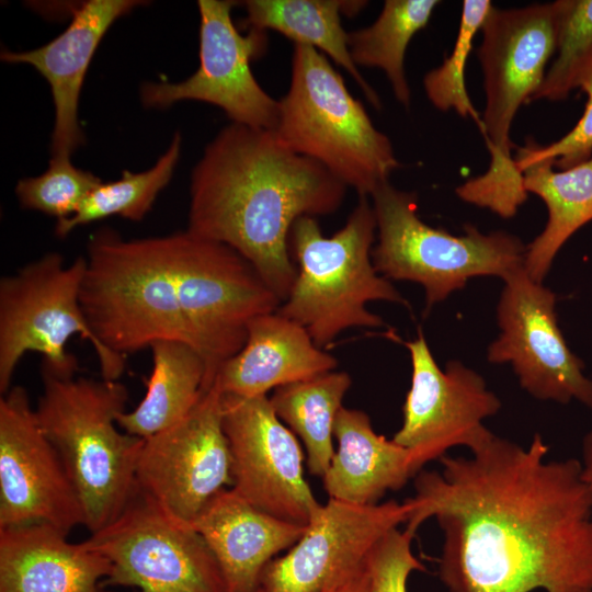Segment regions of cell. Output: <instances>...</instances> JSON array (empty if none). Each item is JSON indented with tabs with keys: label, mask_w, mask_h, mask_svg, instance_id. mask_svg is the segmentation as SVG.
I'll list each match as a JSON object with an SVG mask.
<instances>
[{
	"label": "cell",
	"mask_w": 592,
	"mask_h": 592,
	"mask_svg": "<svg viewBox=\"0 0 592 592\" xmlns=\"http://www.w3.org/2000/svg\"><path fill=\"white\" fill-rule=\"evenodd\" d=\"M378 242L372 250L374 267L387 280L411 281L423 286L426 309L463 288L471 277L506 278L524 267L526 248L505 231L480 232L465 225L454 236L423 223L415 195L389 182L372 195Z\"/></svg>",
	"instance_id": "cell-8"
},
{
	"label": "cell",
	"mask_w": 592,
	"mask_h": 592,
	"mask_svg": "<svg viewBox=\"0 0 592 592\" xmlns=\"http://www.w3.org/2000/svg\"><path fill=\"white\" fill-rule=\"evenodd\" d=\"M191 526L217 559L228 592H255L267 563L307 528L257 509L232 488L217 493Z\"/></svg>",
	"instance_id": "cell-20"
},
{
	"label": "cell",
	"mask_w": 592,
	"mask_h": 592,
	"mask_svg": "<svg viewBox=\"0 0 592 592\" xmlns=\"http://www.w3.org/2000/svg\"><path fill=\"white\" fill-rule=\"evenodd\" d=\"M48 524L0 528V592H106L110 560Z\"/></svg>",
	"instance_id": "cell-21"
},
{
	"label": "cell",
	"mask_w": 592,
	"mask_h": 592,
	"mask_svg": "<svg viewBox=\"0 0 592 592\" xmlns=\"http://www.w3.org/2000/svg\"><path fill=\"white\" fill-rule=\"evenodd\" d=\"M101 183L92 172L75 167L69 157H52L45 172L18 182L15 194L23 208L42 212L60 221L73 216Z\"/></svg>",
	"instance_id": "cell-32"
},
{
	"label": "cell",
	"mask_w": 592,
	"mask_h": 592,
	"mask_svg": "<svg viewBox=\"0 0 592 592\" xmlns=\"http://www.w3.org/2000/svg\"><path fill=\"white\" fill-rule=\"evenodd\" d=\"M86 258L69 265L57 252L34 260L0 280V392L11 388L18 364L27 352L43 355L42 371L72 377L76 356L66 350L78 334L96 354L101 378L118 380L126 358L106 350L90 329L80 305Z\"/></svg>",
	"instance_id": "cell-9"
},
{
	"label": "cell",
	"mask_w": 592,
	"mask_h": 592,
	"mask_svg": "<svg viewBox=\"0 0 592 592\" xmlns=\"http://www.w3.org/2000/svg\"><path fill=\"white\" fill-rule=\"evenodd\" d=\"M412 538L396 527L374 545L365 559L368 592H407L410 573L425 569L412 553Z\"/></svg>",
	"instance_id": "cell-33"
},
{
	"label": "cell",
	"mask_w": 592,
	"mask_h": 592,
	"mask_svg": "<svg viewBox=\"0 0 592 592\" xmlns=\"http://www.w3.org/2000/svg\"><path fill=\"white\" fill-rule=\"evenodd\" d=\"M376 230L368 196L358 197L344 226L330 238L322 235L311 216L299 217L291 229L297 276L276 311L303 326L321 349L346 329L384 326L379 316L366 309L368 301L406 304L390 281L374 267Z\"/></svg>",
	"instance_id": "cell-7"
},
{
	"label": "cell",
	"mask_w": 592,
	"mask_h": 592,
	"mask_svg": "<svg viewBox=\"0 0 592 592\" xmlns=\"http://www.w3.org/2000/svg\"><path fill=\"white\" fill-rule=\"evenodd\" d=\"M144 3L138 0H88L73 10L68 27L47 44L21 52L2 49L1 60L31 65L50 87L55 106L52 157L70 158L84 143L78 104L92 57L112 24Z\"/></svg>",
	"instance_id": "cell-19"
},
{
	"label": "cell",
	"mask_w": 592,
	"mask_h": 592,
	"mask_svg": "<svg viewBox=\"0 0 592 592\" xmlns=\"http://www.w3.org/2000/svg\"><path fill=\"white\" fill-rule=\"evenodd\" d=\"M515 150L525 191L538 195L548 210L544 230L526 247L524 258L525 272L542 283L563 243L592 220V158L555 171L551 159L536 153L533 138Z\"/></svg>",
	"instance_id": "cell-24"
},
{
	"label": "cell",
	"mask_w": 592,
	"mask_h": 592,
	"mask_svg": "<svg viewBox=\"0 0 592 592\" xmlns=\"http://www.w3.org/2000/svg\"><path fill=\"white\" fill-rule=\"evenodd\" d=\"M338 448L322 477L330 499L357 505L378 504L415 475L410 452L377 434L362 410L342 407L334 424Z\"/></svg>",
	"instance_id": "cell-23"
},
{
	"label": "cell",
	"mask_w": 592,
	"mask_h": 592,
	"mask_svg": "<svg viewBox=\"0 0 592 592\" xmlns=\"http://www.w3.org/2000/svg\"><path fill=\"white\" fill-rule=\"evenodd\" d=\"M255 592H264L261 587Z\"/></svg>",
	"instance_id": "cell-37"
},
{
	"label": "cell",
	"mask_w": 592,
	"mask_h": 592,
	"mask_svg": "<svg viewBox=\"0 0 592 592\" xmlns=\"http://www.w3.org/2000/svg\"><path fill=\"white\" fill-rule=\"evenodd\" d=\"M231 0H200V66L180 82H146L145 106L166 109L180 101H200L221 109L231 123L274 130L280 110L257 81L251 60L264 47L263 32L242 35L231 19Z\"/></svg>",
	"instance_id": "cell-13"
},
{
	"label": "cell",
	"mask_w": 592,
	"mask_h": 592,
	"mask_svg": "<svg viewBox=\"0 0 592 592\" xmlns=\"http://www.w3.org/2000/svg\"><path fill=\"white\" fill-rule=\"evenodd\" d=\"M181 147L182 137L177 133L166 152L148 170L136 173L124 170L121 179L99 184L73 216L56 223V236L64 238L79 226L111 216L141 220L170 182L181 156Z\"/></svg>",
	"instance_id": "cell-29"
},
{
	"label": "cell",
	"mask_w": 592,
	"mask_h": 592,
	"mask_svg": "<svg viewBox=\"0 0 592 592\" xmlns=\"http://www.w3.org/2000/svg\"><path fill=\"white\" fill-rule=\"evenodd\" d=\"M406 346L412 364L411 387L402 425L392 441L410 452L417 475L452 447L473 452L486 444L493 433L482 422L498 413L501 402L485 379L460 362L451 361L442 369L421 331Z\"/></svg>",
	"instance_id": "cell-14"
},
{
	"label": "cell",
	"mask_w": 592,
	"mask_h": 592,
	"mask_svg": "<svg viewBox=\"0 0 592 592\" xmlns=\"http://www.w3.org/2000/svg\"><path fill=\"white\" fill-rule=\"evenodd\" d=\"M223 428L231 453L232 489L257 509L307 526L321 504L304 477L299 442L269 396L223 394Z\"/></svg>",
	"instance_id": "cell-15"
},
{
	"label": "cell",
	"mask_w": 592,
	"mask_h": 592,
	"mask_svg": "<svg viewBox=\"0 0 592 592\" xmlns=\"http://www.w3.org/2000/svg\"><path fill=\"white\" fill-rule=\"evenodd\" d=\"M498 304L501 333L488 349L491 363H511L533 397L592 408V380L568 348L555 312L556 295L524 267L509 275Z\"/></svg>",
	"instance_id": "cell-17"
},
{
	"label": "cell",
	"mask_w": 592,
	"mask_h": 592,
	"mask_svg": "<svg viewBox=\"0 0 592 592\" xmlns=\"http://www.w3.org/2000/svg\"><path fill=\"white\" fill-rule=\"evenodd\" d=\"M170 239L179 304L192 345L205 361L208 390L221 364L243 348L248 323L282 301L230 247L187 229Z\"/></svg>",
	"instance_id": "cell-10"
},
{
	"label": "cell",
	"mask_w": 592,
	"mask_h": 592,
	"mask_svg": "<svg viewBox=\"0 0 592 592\" xmlns=\"http://www.w3.org/2000/svg\"><path fill=\"white\" fill-rule=\"evenodd\" d=\"M352 384L345 372H329L274 389L270 402L287 428L304 443L307 466L323 477L334 455V424Z\"/></svg>",
	"instance_id": "cell-27"
},
{
	"label": "cell",
	"mask_w": 592,
	"mask_h": 592,
	"mask_svg": "<svg viewBox=\"0 0 592 592\" xmlns=\"http://www.w3.org/2000/svg\"><path fill=\"white\" fill-rule=\"evenodd\" d=\"M366 1L346 0H247L242 2L246 25L263 32L276 31L295 44L316 48L341 66L357 83L366 100L377 110L382 104L377 92L353 62L348 33L341 15L357 14Z\"/></svg>",
	"instance_id": "cell-25"
},
{
	"label": "cell",
	"mask_w": 592,
	"mask_h": 592,
	"mask_svg": "<svg viewBox=\"0 0 592 592\" xmlns=\"http://www.w3.org/2000/svg\"><path fill=\"white\" fill-rule=\"evenodd\" d=\"M557 38L551 65L532 101H562L574 89L576 77L592 56V0L555 1Z\"/></svg>",
	"instance_id": "cell-30"
},
{
	"label": "cell",
	"mask_w": 592,
	"mask_h": 592,
	"mask_svg": "<svg viewBox=\"0 0 592 592\" xmlns=\"http://www.w3.org/2000/svg\"><path fill=\"white\" fill-rule=\"evenodd\" d=\"M321 592H368V574L364 565Z\"/></svg>",
	"instance_id": "cell-35"
},
{
	"label": "cell",
	"mask_w": 592,
	"mask_h": 592,
	"mask_svg": "<svg viewBox=\"0 0 592 592\" xmlns=\"http://www.w3.org/2000/svg\"><path fill=\"white\" fill-rule=\"evenodd\" d=\"M477 50L483 72L486 107L480 130L490 153L489 168L455 192L463 201L511 218L527 200L512 150V122L542 86L556 50L555 3L502 10L493 7Z\"/></svg>",
	"instance_id": "cell-3"
},
{
	"label": "cell",
	"mask_w": 592,
	"mask_h": 592,
	"mask_svg": "<svg viewBox=\"0 0 592 592\" xmlns=\"http://www.w3.org/2000/svg\"><path fill=\"white\" fill-rule=\"evenodd\" d=\"M278 102L277 138L358 196H371L400 167L389 138L316 48L294 44L289 88Z\"/></svg>",
	"instance_id": "cell-6"
},
{
	"label": "cell",
	"mask_w": 592,
	"mask_h": 592,
	"mask_svg": "<svg viewBox=\"0 0 592 592\" xmlns=\"http://www.w3.org/2000/svg\"><path fill=\"white\" fill-rule=\"evenodd\" d=\"M136 485L169 516L190 526L217 493L232 487L223 392L216 384L186 417L144 439Z\"/></svg>",
	"instance_id": "cell-12"
},
{
	"label": "cell",
	"mask_w": 592,
	"mask_h": 592,
	"mask_svg": "<svg viewBox=\"0 0 592 592\" xmlns=\"http://www.w3.org/2000/svg\"><path fill=\"white\" fill-rule=\"evenodd\" d=\"M410 505L389 500L357 505L330 499L287 553L264 568V592H321L361 568L374 545L405 524Z\"/></svg>",
	"instance_id": "cell-18"
},
{
	"label": "cell",
	"mask_w": 592,
	"mask_h": 592,
	"mask_svg": "<svg viewBox=\"0 0 592 592\" xmlns=\"http://www.w3.org/2000/svg\"><path fill=\"white\" fill-rule=\"evenodd\" d=\"M493 4L489 0H465L454 48L443 64L429 71L423 79L425 94L440 111L455 110L463 117L473 118L479 128L481 117L473 105L466 88L465 69L473 42Z\"/></svg>",
	"instance_id": "cell-31"
},
{
	"label": "cell",
	"mask_w": 592,
	"mask_h": 592,
	"mask_svg": "<svg viewBox=\"0 0 592 592\" xmlns=\"http://www.w3.org/2000/svg\"><path fill=\"white\" fill-rule=\"evenodd\" d=\"M26 524H48L68 534L84 524V515L26 389L14 386L0 399V528Z\"/></svg>",
	"instance_id": "cell-16"
},
{
	"label": "cell",
	"mask_w": 592,
	"mask_h": 592,
	"mask_svg": "<svg viewBox=\"0 0 592 592\" xmlns=\"http://www.w3.org/2000/svg\"><path fill=\"white\" fill-rule=\"evenodd\" d=\"M345 191L273 130L231 123L192 170L186 229L241 254L283 303L297 276L288 247L294 223L334 213Z\"/></svg>",
	"instance_id": "cell-2"
},
{
	"label": "cell",
	"mask_w": 592,
	"mask_h": 592,
	"mask_svg": "<svg viewBox=\"0 0 592 592\" xmlns=\"http://www.w3.org/2000/svg\"><path fill=\"white\" fill-rule=\"evenodd\" d=\"M580 88L587 94V103L582 116L573 128L557 141L539 145L535 141L536 153L551 159L554 167L569 169L592 158V56L579 70L574 89Z\"/></svg>",
	"instance_id": "cell-34"
},
{
	"label": "cell",
	"mask_w": 592,
	"mask_h": 592,
	"mask_svg": "<svg viewBox=\"0 0 592 592\" xmlns=\"http://www.w3.org/2000/svg\"><path fill=\"white\" fill-rule=\"evenodd\" d=\"M337 365L303 326L274 311L248 323L243 348L221 364L214 384L224 395L267 396L273 388L332 372Z\"/></svg>",
	"instance_id": "cell-22"
},
{
	"label": "cell",
	"mask_w": 592,
	"mask_h": 592,
	"mask_svg": "<svg viewBox=\"0 0 592 592\" xmlns=\"http://www.w3.org/2000/svg\"><path fill=\"white\" fill-rule=\"evenodd\" d=\"M35 413L60 455L79 496L84 524L94 533L112 523L136 492L144 439L121 432L126 386L118 380L58 377L42 371Z\"/></svg>",
	"instance_id": "cell-4"
},
{
	"label": "cell",
	"mask_w": 592,
	"mask_h": 592,
	"mask_svg": "<svg viewBox=\"0 0 592 592\" xmlns=\"http://www.w3.org/2000/svg\"><path fill=\"white\" fill-rule=\"evenodd\" d=\"M439 4L436 0H386L373 24L348 33L349 52L355 66L382 69L395 98L406 107L411 102L405 71L406 50Z\"/></svg>",
	"instance_id": "cell-28"
},
{
	"label": "cell",
	"mask_w": 592,
	"mask_h": 592,
	"mask_svg": "<svg viewBox=\"0 0 592 592\" xmlns=\"http://www.w3.org/2000/svg\"><path fill=\"white\" fill-rule=\"evenodd\" d=\"M548 449L538 434L526 447L493 434L415 475L405 531L436 519L449 592H592V494L581 463Z\"/></svg>",
	"instance_id": "cell-1"
},
{
	"label": "cell",
	"mask_w": 592,
	"mask_h": 592,
	"mask_svg": "<svg viewBox=\"0 0 592 592\" xmlns=\"http://www.w3.org/2000/svg\"><path fill=\"white\" fill-rule=\"evenodd\" d=\"M583 463L581 478L592 494V431L583 440Z\"/></svg>",
	"instance_id": "cell-36"
},
{
	"label": "cell",
	"mask_w": 592,
	"mask_h": 592,
	"mask_svg": "<svg viewBox=\"0 0 592 592\" xmlns=\"http://www.w3.org/2000/svg\"><path fill=\"white\" fill-rule=\"evenodd\" d=\"M84 258L80 305L106 350L125 357L158 341L193 348L179 304L170 235L125 240L103 227L90 237Z\"/></svg>",
	"instance_id": "cell-5"
},
{
	"label": "cell",
	"mask_w": 592,
	"mask_h": 592,
	"mask_svg": "<svg viewBox=\"0 0 592 592\" xmlns=\"http://www.w3.org/2000/svg\"><path fill=\"white\" fill-rule=\"evenodd\" d=\"M111 562L105 585L139 592H228L217 559L192 526L138 488L122 513L83 540Z\"/></svg>",
	"instance_id": "cell-11"
},
{
	"label": "cell",
	"mask_w": 592,
	"mask_h": 592,
	"mask_svg": "<svg viewBox=\"0 0 592 592\" xmlns=\"http://www.w3.org/2000/svg\"><path fill=\"white\" fill-rule=\"evenodd\" d=\"M152 371L147 391L132 411L117 417L126 433L146 439L182 420L206 390V364L192 346L179 341H158L150 348Z\"/></svg>",
	"instance_id": "cell-26"
}]
</instances>
